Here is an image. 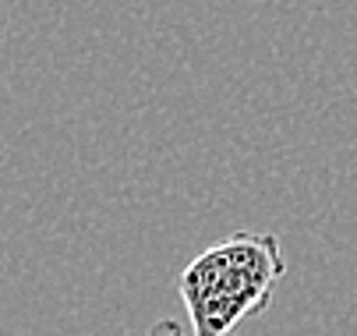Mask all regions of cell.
Instances as JSON below:
<instances>
[{"label":"cell","mask_w":357,"mask_h":336,"mask_svg":"<svg viewBox=\"0 0 357 336\" xmlns=\"http://www.w3.org/2000/svg\"><path fill=\"white\" fill-rule=\"evenodd\" d=\"M283 276V245L269 230H234L195 255L177 283L191 336H227L237 322L262 315Z\"/></svg>","instance_id":"1"},{"label":"cell","mask_w":357,"mask_h":336,"mask_svg":"<svg viewBox=\"0 0 357 336\" xmlns=\"http://www.w3.org/2000/svg\"><path fill=\"white\" fill-rule=\"evenodd\" d=\"M142 336H188L184 333V326L181 322H174V319H163V322H156L149 333H142Z\"/></svg>","instance_id":"2"}]
</instances>
